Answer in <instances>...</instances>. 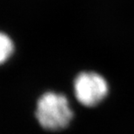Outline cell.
Listing matches in <instances>:
<instances>
[{
	"instance_id": "cell-2",
	"label": "cell",
	"mask_w": 134,
	"mask_h": 134,
	"mask_svg": "<svg viewBox=\"0 0 134 134\" xmlns=\"http://www.w3.org/2000/svg\"><path fill=\"white\" fill-rule=\"evenodd\" d=\"M77 99L85 106H93L104 99L108 92L105 79L95 72H81L74 81Z\"/></svg>"
},
{
	"instance_id": "cell-1",
	"label": "cell",
	"mask_w": 134,
	"mask_h": 134,
	"mask_svg": "<svg viewBox=\"0 0 134 134\" xmlns=\"http://www.w3.org/2000/svg\"><path fill=\"white\" fill-rule=\"evenodd\" d=\"M67 98L62 94L46 92L37 101L36 117L47 130H60L68 125L72 118Z\"/></svg>"
},
{
	"instance_id": "cell-3",
	"label": "cell",
	"mask_w": 134,
	"mask_h": 134,
	"mask_svg": "<svg viewBox=\"0 0 134 134\" xmlns=\"http://www.w3.org/2000/svg\"><path fill=\"white\" fill-rule=\"evenodd\" d=\"M14 46L12 39L7 35L2 33L0 36V61L4 63L12 54Z\"/></svg>"
}]
</instances>
